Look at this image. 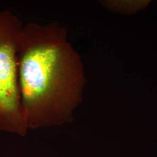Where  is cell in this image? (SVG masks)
Segmentation results:
<instances>
[{
    "label": "cell",
    "instance_id": "cell-3",
    "mask_svg": "<svg viewBox=\"0 0 157 157\" xmlns=\"http://www.w3.org/2000/svg\"><path fill=\"white\" fill-rule=\"evenodd\" d=\"M150 0L121 1V0H104L99 3L102 7L113 13L131 15L144 10L150 6Z\"/></svg>",
    "mask_w": 157,
    "mask_h": 157
},
{
    "label": "cell",
    "instance_id": "cell-1",
    "mask_svg": "<svg viewBox=\"0 0 157 157\" xmlns=\"http://www.w3.org/2000/svg\"><path fill=\"white\" fill-rule=\"evenodd\" d=\"M18 78L28 129L71 122L83 100L86 78L82 58L58 23L23 26Z\"/></svg>",
    "mask_w": 157,
    "mask_h": 157
},
{
    "label": "cell",
    "instance_id": "cell-2",
    "mask_svg": "<svg viewBox=\"0 0 157 157\" xmlns=\"http://www.w3.org/2000/svg\"><path fill=\"white\" fill-rule=\"evenodd\" d=\"M23 26L10 12H0V130L26 135L18 78L17 53Z\"/></svg>",
    "mask_w": 157,
    "mask_h": 157
}]
</instances>
